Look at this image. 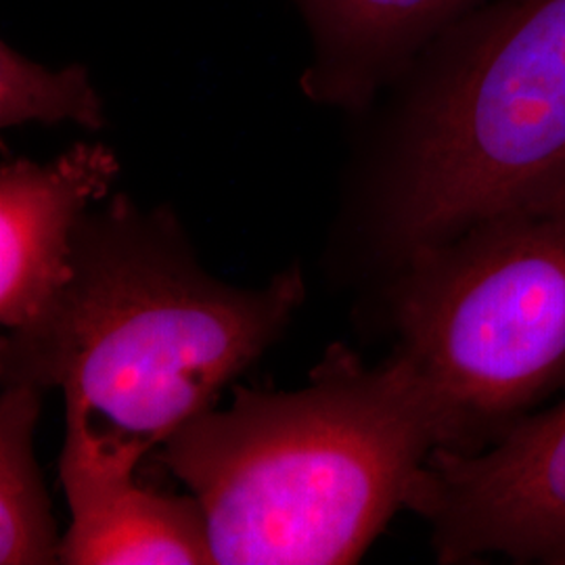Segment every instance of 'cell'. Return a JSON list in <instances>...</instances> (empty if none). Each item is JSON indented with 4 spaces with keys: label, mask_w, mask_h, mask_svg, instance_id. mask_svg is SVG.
Instances as JSON below:
<instances>
[{
    "label": "cell",
    "mask_w": 565,
    "mask_h": 565,
    "mask_svg": "<svg viewBox=\"0 0 565 565\" xmlns=\"http://www.w3.org/2000/svg\"><path fill=\"white\" fill-rule=\"evenodd\" d=\"M303 298L300 266L260 289L214 279L168 207L118 193L78 223L57 296L0 343L2 384L61 390L65 429L141 463L216 406Z\"/></svg>",
    "instance_id": "6da1fadb"
},
{
    "label": "cell",
    "mask_w": 565,
    "mask_h": 565,
    "mask_svg": "<svg viewBox=\"0 0 565 565\" xmlns=\"http://www.w3.org/2000/svg\"><path fill=\"white\" fill-rule=\"evenodd\" d=\"M436 448L445 424L415 364L394 350L369 366L333 343L303 387H235L158 461L202 507L214 564L345 565L406 509Z\"/></svg>",
    "instance_id": "7a4b0ae2"
},
{
    "label": "cell",
    "mask_w": 565,
    "mask_h": 565,
    "mask_svg": "<svg viewBox=\"0 0 565 565\" xmlns=\"http://www.w3.org/2000/svg\"><path fill=\"white\" fill-rule=\"evenodd\" d=\"M382 97L359 212L390 275L565 186V0H486Z\"/></svg>",
    "instance_id": "3957f363"
},
{
    "label": "cell",
    "mask_w": 565,
    "mask_h": 565,
    "mask_svg": "<svg viewBox=\"0 0 565 565\" xmlns=\"http://www.w3.org/2000/svg\"><path fill=\"white\" fill-rule=\"evenodd\" d=\"M387 310L445 450L503 440L565 396V186L413 256L387 275Z\"/></svg>",
    "instance_id": "277c9868"
},
{
    "label": "cell",
    "mask_w": 565,
    "mask_h": 565,
    "mask_svg": "<svg viewBox=\"0 0 565 565\" xmlns=\"http://www.w3.org/2000/svg\"><path fill=\"white\" fill-rule=\"evenodd\" d=\"M406 509L440 564L565 565V396L476 455L436 448Z\"/></svg>",
    "instance_id": "5b68a950"
},
{
    "label": "cell",
    "mask_w": 565,
    "mask_h": 565,
    "mask_svg": "<svg viewBox=\"0 0 565 565\" xmlns=\"http://www.w3.org/2000/svg\"><path fill=\"white\" fill-rule=\"evenodd\" d=\"M120 177L116 151L76 142L53 162L15 158L0 168V321L20 329L70 275L74 233Z\"/></svg>",
    "instance_id": "8992f818"
},
{
    "label": "cell",
    "mask_w": 565,
    "mask_h": 565,
    "mask_svg": "<svg viewBox=\"0 0 565 565\" xmlns=\"http://www.w3.org/2000/svg\"><path fill=\"white\" fill-rule=\"evenodd\" d=\"M137 465L65 429L60 480L72 520L61 564H214L200 503L137 484Z\"/></svg>",
    "instance_id": "52a82bcc"
},
{
    "label": "cell",
    "mask_w": 565,
    "mask_h": 565,
    "mask_svg": "<svg viewBox=\"0 0 565 565\" xmlns=\"http://www.w3.org/2000/svg\"><path fill=\"white\" fill-rule=\"evenodd\" d=\"M486 0H291L310 39L303 97L366 114L429 42Z\"/></svg>",
    "instance_id": "ba28073f"
},
{
    "label": "cell",
    "mask_w": 565,
    "mask_h": 565,
    "mask_svg": "<svg viewBox=\"0 0 565 565\" xmlns=\"http://www.w3.org/2000/svg\"><path fill=\"white\" fill-rule=\"evenodd\" d=\"M42 392L4 385L0 398V564H61V536L34 455Z\"/></svg>",
    "instance_id": "9c48e42d"
},
{
    "label": "cell",
    "mask_w": 565,
    "mask_h": 565,
    "mask_svg": "<svg viewBox=\"0 0 565 565\" xmlns=\"http://www.w3.org/2000/svg\"><path fill=\"white\" fill-rule=\"evenodd\" d=\"M72 121L86 130L105 126V103L84 63L60 70L30 60L0 42V126Z\"/></svg>",
    "instance_id": "30bf717a"
}]
</instances>
